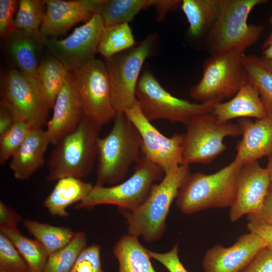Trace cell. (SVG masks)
Returning a JSON list of instances; mask_svg holds the SVG:
<instances>
[{
  "label": "cell",
  "instance_id": "cell-27",
  "mask_svg": "<svg viewBox=\"0 0 272 272\" xmlns=\"http://www.w3.org/2000/svg\"><path fill=\"white\" fill-rule=\"evenodd\" d=\"M0 232L13 242L26 262L30 272H43L49 254L36 239L29 238L18 228L0 227Z\"/></svg>",
  "mask_w": 272,
  "mask_h": 272
},
{
  "label": "cell",
  "instance_id": "cell-18",
  "mask_svg": "<svg viewBox=\"0 0 272 272\" xmlns=\"http://www.w3.org/2000/svg\"><path fill=\"white\" fill-rule=\"evenodd\" d=\"M52 109V116L45 130L50 144L55 146L78 127L84 115L71 72L56 97Z\"/></svg>",
  "mask_w": 272,
  "mask_h": 272
},
{
  "label": "cell",
  "instance_id": "cell-17",
  "mask_svg": "<svg viewBox=\"0 0 272 272\" xmlns=\"http://www.w3.org/2000/svg\"><path fill=\"white\" fill-rule=\"evenodd\" d=\"M265 247L263 240L249 232L240 236L231 246L216 245L209 249L202 260L204 272H241L256 254Z\"/></svg>",
  "mask_w": 272,
  "mask_h": 272
},
{
  "label": "cell",
  "instance_id": "cell-24",
  "mask_svg": "<svg viewBox=\"0 0 272 272\" xmlns=\"http://www.w3.org/2000/svg\"><path fill=\"white\" fill-rule=\"evenodd\" d=\"M221 0H182L181 8L189 23L188 34L192 38L203 39L218 16Z\"/></svg>",
  "mask_w": 272,
  "mask_h": 272
},
{
  "label": "cell",
  "instance_id": "cell-10",
  "mask_svg": "<svg viewBox=\"0 0 272 272\" xmlns=\"http://www.w3.org/2000/svg\"><path fill=\"white\" fill-rule=\"evenodd\" d=\"M243 55L228 53L210 56L203 63L200 81L189 90L190 97L204 103L222 102L236 95L248 82Z\"/></svg>",
  "mask_w": 272,
  "mask_h": 272
},
{
  "label": "cell",
  "instance_id": "cell-38",
  "mask_svg": "<svg viewBox=\"0 0 272 272\" xmlns=\"http://www.w3.org/2000/svg\"><path fill=\"white\" fill-rule=\"evenodd\" d=\"M179 246L176 243L167 252L159 253L148 250L151 258L161 263L169 272H188L181 262L178 256Z\"/></svg>",
  "mask_w": 272,
  "mask_h": 272
},
{
  "label": "cell",
  "instance_id": "cell-40",
  "mask_svg": "<svg viewBox=\"0 0 272 272\" xmlns=\"http://www.w3.org/2000/svg\"><path fill=\"white\" fill-rule=\"evenodd\" d=\"M249 232L258 235L263 241L265 247L272 250V224L261 221H248Z\"/></svg>",
  "mask_w": 272,
  "mask_h": 272
},
{
  "label": "cell",
  "instance_id": "cell-34",
  "mask_svg": "<svg viewBox=\"0 0 272 272\" xmlns=\"http://www.w3.org/2000/svg\"><path fill=\"white\" fill-rule=\"evenodd\" d=\"M13 125L0 136V163L11 159L22 145L32 127L24 120L15 118Z\"/></svg>",
  "mask_w": 272,
  "mask_h": 272
},
{
  "label": "cell",
  "instance_id": "cell-2",
  "mask_svg": "<svg viewBox=\"0 0 272 272\" xmlns=\"http://www.w3.org/2000/svg\"><path fill=\"white\" fill-rule=\"evenodd\" d=\"M141 135L124 112H117L112 129L97 142L96 184H118L142 155Z\"/></svg>",
  "mask_w": 272,
  "mask_h": 272
},
{
  "label": "cell",
  "instance_id": "cell-7",
  "mask_svg": "<svg viewBox=\"0 0 272 272\" xmlns=\"http://www.w3.org/2000/svg\"><path fill=\"white\" fill-rule=\"evenodd\" d=\"M135 97L142 113L150 122L163 119L185 125L197 115L212 112L216 104L220 103H194L176 97L165 90L148 70L140 77Z\"/></svg>",
  "mask_w": 272,
  "mask_h": 272
},
{
  "label": "cell",
  "instance_id": "cell-28",
  "mask_svg": "<svg viewBox=\"0 0 272 272\" xmlns=\"http://www.w3.org/2000/svg\"><path fill=\"white\" fill-rule=\"evenodd\" d=\"M248 82L257 89L267 115L272 114V72L262 58L254 55L242 56Z\"/></svg>",
  "mask_w": 272,
  "mask_h": 272
},
{
  "label": "cell",
  "instance_id": "cell-13",
  "mask_svg": "<svg viewBox=\"0 0 272 272\" xmlns=\"http://www.w3.org/2000/svg\"><path fill=\"white\" fill-rule=\"evenodd\" d=\"M124 112L141 135L142 154L164 174L183 164V133H175L170 138L161 133L145 117L137 99Z\"/></svg>",
  "mask_w": 272,
  "mask_h": 272
},
{
  "label": "cell",
  "instance_id": "cell-1",
  "mask_svg": "<svg viewBox=\"0 0 272 272\" xmlns=\"http://www.w3.org/2000/svg\"><path fill=\"white\" fill-rule=\"evenodd\" d=\"M267 2L221 0L218 16L203 40V48L210 56L228 53L244 54L246 49L258 40L264 31L261 25H248V16L254 7Z\"/></svg>",
  "mask_w": 272,
  "mask_h": 272
},
{
  "label": "cell",
  "instance_id": "cell-16",
  "mask_svg": "<svg viewBox=\"0 0 272 272\" xmlns=\"http://www.w3.org/2000/svg\"><path fill=\"white\" fill-rule=\"evenodd\" d=\"M269 180L265 168L255 161L240 171L236 197L230 208L229 219L235 222L245 215L258 213L268 192Z\"/></svg>",
  "mask_w": 272,
  "mask_h": 272
},
{
  "label": "cell",
  "instance_id": "cell-9",
  "mask_svg": "<svg viewBox=\"0 0 272 272\" xmlns=\"http://www.w3.org/2000/svg\"><path fill=\"white\" fill-rule=\"evenodd\" d=\"M182 146L183 164L211 163L227 150L226 137L242 134L238 124L222 122L213 113L197 115L186 125Z\"/></svg>",
  "mask_w": 272,
  "mask_h": 272
},
{
  "label": "cell",
  "instance_id": "cell-4",
  "mask_svg": "<svg viewBox=\"0 0 272 272\" xmlns=\"http://www.w3.org/2000/svg\"><path fill=\"white\" fill-rule=\"evenodd\" d=\"M242 168L234 160L211 174H190L176 198L178 209L183 214H191L212 208H230L236 197Z\"/></svg>",
  "mask_w": 272,
  "mask_h": 272
},
{
  "label": "cell",
  "instance_id": "cell-48",
  "mask_svg": "<svg viewBox=\"0 0 272 272\" xmlns=\"http://www.w3.org/2000/svg\"><path fill=\"white\" fill-rule=\"evenodd\" d=\"M269 23L270 25H272V15L270 16L269 18Z\"/></svg>",
  "mask_w": 272,
  "mask_h": 272
},
{
  "label": "cell",
  "instance_id": "cell-19",
  "mask_svg": "<svg viewBox=\"0 0 272 272\" xmlns=\"http://www.w3.org/2000/svg\"><path fill=\"white\" fill-rule=\"evenodd\" d=\"M238 122L242 137L236 147L235 161L243 167L272 154V114L254 122L242 118Z\"/></svg>",
  "mask_w": 272,
  "mask_h": 272
},
{
  "label": "cell",
  "instance_id": "cell-14",
  "mask_svg": "<svg viewBox=\"0 0 272 272\" xmlns=\"http://www.w3.org/2000/svg\"><path fill=\"white\" fill-rule=\"evenodd\" d=\"M1 103L15 118L22 119L32 128H42L48 120V108L41 94L17 69H10L4 76Z\"/></svg>",
  "mask_w": 272,
  "mask_h": 272
},
{
  "label": "cell",
  "instance_id": "cell-44",
  "mask_svg": "<svg viewBox=\"0 0 272 272\" xmlns=\"http://www.w3.org/2000/svg\"><path fill=\"white\" fill-rule=\"evenodd\" d=\"M15 118L11 110L3 103H0V136L13 125Z\"/></svg>",
  "mask_w": 272,
  "mask_h": 272
},
{
  "label": "cell",
  "instance_id": "cell-5",
  "mask_svg": "<svg viewBox=\"0 0 272 272\" xmlns=\"http://www.w3.org/2000/svg\"><path fill=\"white\" fill-rule=\"evenodd\" d=\"M101 127L83 115L78 127L55 145L48 161L46 180L87 176L97 159V142Z\"/></svg>",
  "mask_w": 272,
  "mask_h": 272
},
{
  "label": "cell",
  "instance_id": "cell-39",
  "mask_svg": "<svg viewBox=\"0 0 272 272\" xmlns=\"http://www.w3.org/2000/svg\"><path fill=\"white\" fill-rule=\"evenodd\" d=\"M241 272H272V250L261 249Z\"/></svg>",
  "mask_w": 272,
  "mask_h": 272
},
{
  "label": "cell",
  "instance_id": "cell-12",
  "mask_svg": "<svg viewBox=\"0 0 272 272\" xmlns=\"http://www.w3.org/2000/svg\"><path fill=\"white\" fill-rule=\"evenodd\" d=\"M105 28L101 15L95 14L65 38H46L45 47L69 71L72 72L95 58Z\"/></svg>",
  "mask_w": 272,
  "mask_h": 272
},
{
  "label": "cell",
  "instance_id": "cell-49",
  "mask_svg": "<svg viewBox=\"0 0 272 272\" xmlns=\"http://www.w3.org/2000/svg\"><path fill=\"white\" fill-rule=\"evenodd\" d=\"M0 272H3V271H0Z\"/></svg>",
  "mask_w": 272,
  "mask_h": 272
},
{
  "label": "cell",
  "instance_id": "cell-46",
  "mask_svg": "<svg viewBox=\"0 0 272 272\" xmlns=\"http://www.w3.org/2000/svg\"><path fill=\"white\" fill-rule=\"evenodd\" d=\"M265 168L267 171L269 180L268 192L272 193V154L268 156L267 164Z\"/></svg>",
  "mask_w": 272,
  "mask_h": 272
},
{
  "label": "cell",
  "instance_id": "cell-30",
  "mask_svg": "<svg viewBox=\"0 0 272 272\" xmlns=\"http://www.w3.org/2000/svg\"><path fill=\"white\" fill-rule=\"evenodd\" d=\"M151 0H105L100 15L105 28L128 23Z\"/></svg>",
  "mask_w": 272,
  "mask_h": 272
},
{
  "label": "cell",
  "instance_id": "cell-21",
  "mask_svg": "<svg viewBox=\"0 0 272 272\" xmlns=\"http://www.w3.org/2000/svg\"><path fill=\"white\" fill-rule=\"evenodd\" d=\"M50 144L45 130L32 128L11 158L10 168L18 180L30 178L44 163V155Z\"/></svg>",
  "mask_w": 272,
  "mask_h": 272
},
{
  "label": "cell",
  "instance_id": "cell-29",
  "mask_svg": "<svg viewBox=\"0 0 272 272\" xmlns=\"http://www.w3.org/2000/svg\"><path fill=\"white\" fill-rule=\"evenodd\" d=\"M24 226L43 246L49 255L69 243L75 234L68 227L55 226L29 219L24 221Z\"/></svg>",
  "mask_w": 272,
  "mask_h": 272
},
{
  "label": "cell",
  "instance_id": "cell-25",
  "mask_svg": "<svg viewBox=\"0 0 272 272\" xmlns=\"http://www.w3.org/2000/svg\"><path fill=\"white\" fill-rule=\"evenodd\" d=\"M113 252L119 264L118 272H157L152 264L148 249L137 237L123 235L114 246Z\"/></svg>",
  "mask_w": 272,
  "mask_h": 272
},
{
  "label": "cell",
  "instance_id": "cell-37",
  "mask_svg": "<svg viewBox=\"0 0 272 272\" xmlns=\"http://www.w3.org/2000/svg\"><path fill=\"white\" fill-rule=\"evenodd\" d=\"M18 3L16 0H0V35L3 39L16 29L14 14Z\"/></svg>",
  "mask_w": 272,
  "mask_h": 272
},
{
  "label": "cell",
  "instance_id": "cell-35",
  "mask_svg": "<svg viewBox=\"0 0 272 272\" xmlns=\"http://www.w3.org/2000/svg\"><path fill=\"white\" fill-rule=\"evenodd\" d=\"M0 271L30 272L26 262L16 246L1 232Z\"/></svg>",
  "mask_w": 272,
  "mask_h": 272
},
{
  "label": "cell",
  "instance_id": "cell-42",
  "mask_svg": "<svg viewBox=\"0 0 272 272\" xmlns=\"http://www.w3.org/2000/svg\"><path fill=\"white\" fill-rule=\"evenodd\" d=\"M180 0H151V7H154L157 13V19L161 22L165 18L168 12L175 10L181 6Z\"/></svg>",
  "mask_w": 272,
  "mask_h": 272
},
{
  "label": "cell",
  "instance_id": "cell-36",
  "mask_svg": "<svg viewBox=\"0 0 272 272\" xmlns=\"http://www.w3.org/2000/svg\"><path fill=\"white\" fill-rule=\"evenodd\" d=\"M100 245L86 246L78 255L70 272H104L100 258Z\"/></svg>",
  "mask_w": 272,
  "mask_h": 272
},
{
  "label": "cell",
  "instance_id": "cell-20",
  "mask_svg": "<svg viewBox=\"0 0 272 272\" xmlns=\"http://www.w3.org/2000/svg\"><path fill=\"white\" fill-rule=\"evenodd\" d=\"M4 39L16 69L40 92L38 69L46 38H37L15 29Z\"/></svg>",
  "mask_w": 272,
  "mask_h": 272
},
{
  "label": "cell",
  "instance_id": "cell-15",
  "mask_svg": "<svg viewBox=\"0 0 272 272\" xmlns=\"http://www.w3.org/2000/svg\"><path fill=\"white\" fill-rule=\"evenodd\" d=\"M105 0H45L46 12L40 28L46 38H57L81 21L100 14Z\"/></svg>",
  "mask_w": 272,
  "mask_h": 272
},
{
  "label": "cell",
  "instance_id": "cell-26",
  "mask_svg": "<svg viewBox=\"0 0 272 272\" xmlns=\"http://www.w3.org/2000/svg\"><path fill=\"white\" fill-rule=\"evenodd\" d=\"M70 73L62 63L49 53L42 57L38 69L40 90L49 109Z\"/></svg>",
  "mask_w": 272,
  "mask_h": 272
},
{
  "label": "cell",
  "instance_id": "cell-45",
  "mask_svg": "<svg viewBox=\"0 0 272 272\" xmlns=\"http://www.w3.org/2000/svg\"><path fill=\"white\" fill-rule=\"evenodd\" d=\"M262 49H264L262 59L272 60V32L264 42Z\"/></svg>",
  "mask_w": 272,
  "mask_h": 272
},
{
  "label": "cell",
  "instance_id": "cell-3",
  "mask_svg": "<svg viewBox=\"0 0 272 272\" xmlns=\"http://www.w3.org/2000/svg\"><path fill=\"white\" fill-rule=\"evenodd\" d=\"M190 175L189 165L183 164L166 173L153 185L144 203L125 214L128 234L147 242L159 240L166 230V220L173 201Z\"/></svg>",
  "mask_w": 272,
  "mask_h": 272
},
{
  "label": "cell",
  "instance_id": "cell-41",
  "mask_svg": "<svg viewBox=\"0 0 272 272\" xmlns=\"http://www.w3.org/2000/svg\"><path fill=\"white\" fill-rule=\"evenodd\" d=\"M21 217L13 209L0 201V227L18 228Z\"/></svg>",
  "mask_w": 272,
  "mask_h": 272
},
{
  "label": "cell",
  "instance_id": "cell-33",
  "mask_svg": "<svg viewBox=\"0 0 272 272\" xmlns=\"http://www.w3.org/2000/svg\"><path fill=\"white\" fill-rule=\"evenodd\" d=\"M86 245V234L82 231L75 232L69 243L49 255L43 272H70Z\"/></svg>",
  "mask_w": 272,
  "mask_h": 272
},
{
  "label": "cell",
  "instance_id": "cell-31",
  "mask_svg": "<svg viewBox=\"0 0 272 272\" xmlns=\"http://www.w3.org/2000/svg\"><path fill=\"white\" fill-rule=\"evenodd\" d=\"M45 12L44 1H19L14 20L16 29L23 31L37 38H46L40 32Z\"/></svg>",
  "mask_w": 272,
  "mask_h": 272
},
{
  "label": "cell",
  "instance_id": "cell-6",
  "mask_svg": "<svg viewBox=\"0 0 272 272\" xmlns=\"http://www.w3.org/2000/svg\"><path fill=\"white\" fill-rule=\"evenodd\" d=\"M136 164L133 174L121 183L108 187L95 184L76 208L91 209L101 205H113L128 212L137 209L147 199L156 181H161L165 174L143 154Z\"/></svg>",
  "mask_w": 272,
  "mask_h": 272
},
{
  "label": "cell",
  "instance_id": "cell-8",
  "mask_svg": "<svg viewBox=\"0 0 272 272\" xmlns=\"http://www.w3.org/2000/svg\"><path fill=\"white\" fill-rule=\"evenodd\" d=\"M157 40L156 34H150L132 48L106 59L111 100L116 112H124L134 104L140 72Z\"/></svg>",
  "mask_w": 272,
  "mask_h": 272
},
{
  "label": "cell",
  "instance_id": "cell-43",
  "mask_svg": "<svg viewBox=\"0 0 272 272\" xmlns=\"http://www.w3.org/2000/svg\"><path fill=\"white\" fill-rule=\"evenodd\" d=\"M248 221H261L272 224V193L268 192L260 211L247 215Z\"/></svg>",
  "mask_w": 272,
  "mask_h": 272
},
{
  "label": "cell",
  "instance_id": "cell-11",
  "mask_svg": "<svg viewBox=\"0 0 272 272\" xmlns=\"http://www.w3.org/2000/svg\"><path fill=\"white\" fill-rule=\"evenodd\" d=\"M71 72L84 115L101 127L114 119L116 112L105 63L95 58Z\"/></svg>",
  "mask_w": 272,
  "mask_h": 272
},
{
  "label": "cell",
  "instance_id": "cell-32",
  "mask_svg": "<svg viewBox=\"0 0 272 272\" xmlns=\"http://www.w3.org/2000/svg\"><path fill=\"white\" fill-rule=\"evenodd\" d=\"M137 43L128 23L105 28L99 43L98 52L105 59L129 49Z\"/></svg>",
  "mask_w": 272,
  "mask_h": 272
},
{
  "label": "cell",
  "instance_id": "cell-47",
  "mask_svg": "<svg viewBox=\"0 0 272 272\" xmlns=\"http://www.w3.org/2000/svg\"><path fill=\"white\" fill-rule=\"evenodd\" d=\"M263 61L266 65V66L272 72V60L262 59Z\"/></svg>",
  "mask_w": 272,
  "mask_h": 272
},
{
  "label": "cell",
  "instance_id": "cell-23",
  "mask_svg": "<svg viewBox=\"0 0 272 272\" xmlns=\"http://www.w3.org/2000/svg\"><path fill=\"white\" fill-rule=\"evenodd\" d=\"M93 185L81 179L66 177L57 180L55 186L44 201L49 213L60 217H67V208L82 201L91 190Z\"/></svg>",
  "mask_w": 272,
  "mask_h": 272
},
{
  "label": "cell",
  "instance_id": "cell-22",
  "mask_svg": "<svg viewBox=\"0 0 272 272\" xmlns=\"http://www.w3.org/2000/svg\"><path fill=\"white\" fill-rule=\"evenodd\" d=\"M213 113L222 122L236 118L258 119L267 115L256 87L247 82L230 100L216 104Z\"/></svg>",
  "mask_w": 272,
  "mask_h": 272
}]
</instances>
